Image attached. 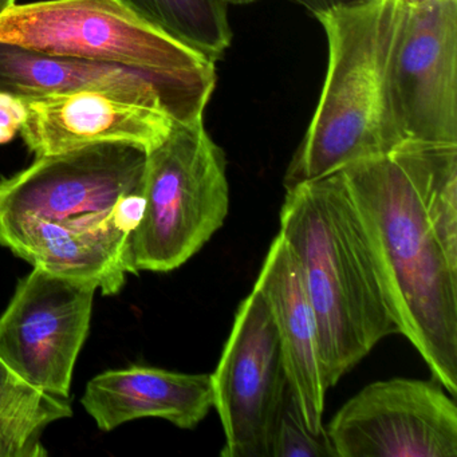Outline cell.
Returning <instances> with one entry per match:
<instances>
[{
  "mask_svg": "<svg viewBox=\"0 0 457 457\" xmlns=\"http://www.w3.org/2000/svg\"><path fill=\"white\" fill-rule=\"evenodd\" d=\"M390 315L429 366L457 393V262L438 242L403 144L341 170Z\"/></svg>",
  "mask_w": 457,
  "mask_h": 457,
  "instance_id": "cell-1",
  "label": "cell"
},
{
  "mask_svg": "<svg viewBox=\"0 0 457 457\" xmlns=\"http://www.w3.org/2000/svg\"><path fill=\"white\" fill-rule=\"evenodd\" d=\"M279 220L314 309L331 387L397 326L341 170L286 189Z\"/></svg>",
  "mask_w": 457,
  "mask_h": 457,
  "instance_id": "cell-2",
  "label": "cell"
},
{
  "mask_svg": "<svg viewBox=\"0 0 457 457\" xmlns=\"http://www.w3.org/2000/svg\"><path fill=\"white\" fill-rule=\"evenodd\" d=\"M400 9L397 0H368L315 15L328 38V71L312 122L286 170V189L403 144L387 93Z\"/></svg>",
  "mask_w": 457,
  "mask_h": 457,
  "instance_id": "cell-3",
  "label": "cell"
},
{
  "mask_svg": "<svg viewBox=\"0 0 457 457\" xmlns=\"http://www.w3.org/2000/svg\"><path fill=\"white\" fill-rule=\"evenodd\" d=\"M143 196V219L122 255L128 274L173 271L223 227L229 208L226 154L203 119L178 122L146 152Z\"/></svg>",
  "mask_w": 457,
  "mask_h": 457,
  "instance_id": "cell-4",
  "label": "cell"
},
{
  "mask_svg": "<svg viewBox=\"0 0 457 457\" xmlns=\"http://www.w3.org/2000/svg\"><path fill=\"white\" fill-rule=\"evenodd\" d=\"M0 42L57 57L170 77L212 97L215 62L117 0L15 4L0 17Z\"/></svg>",
  "mask_w": 457,
  "mask_h": 457,
  "instance_id": "cell-5",
  "label": "cell"
},
{
  "mask_svg": "<svg viewBox=\"0 0 457 457\" xmlns=\"http://www.w3.org/2000/svg\"><path fill=\"white\" fill-rule=\"evenodd\" d=\"M387 93L403 143L457 145V0L401 6Z\"/></svg>",
  "mask_w": 457,
  "mask_h": 457,
  "instance_id": "cell-6",
  "label": "cell"
},
{
  "mask_svg": "<svg viewBox=\"0 0 457 457\" xmlns=\"http://www.w3.org/2000/svg\"><path fill=\"white\" fill-rule=\"evenodd\" d=\"M97 285L34 267L0 315V357L23 382L69 398Z\"/></svg>",
  "mask_w": 457,
  "mask_h": 457,
  "instance_id": "cell-7",
  "label": "cell"
},
{
  "mask_svg": "<svg viewBox=\"0 0 457 457\" xmlns=\"http://www.w3.org/2000/svg\"><path fill=\"white\" fill-rule=\"evenodd\" d=\"M211 385L226 437L221 456L271 457L288 382L277 328L255 287L239 304Z\"/></svg>",
  "mask_w": 457,
  "mask_h": 457,
  "instance_id": "cell-8",
  "label": "cell"
},
{
  "mask_svg": "<svg viewBox=\"0 0 457 457\" xmlns=\"http://www.w3.org/2000/svg\"><path fill=\"white\" fill-rule=\"evenodd\" d=\"M145 162V149L125 143L39 157L28 170L0 180V223L111 216L120 199L143 194Z\"/></svg>",
  "mask_w": 457,
  "mask_h": 457,
  "instance_id": "cell-9",
  "label": "cell"
},
{
  "mask_svg": "<svg viewBox=\"0 0 457 457\" xmlns=\"http://www.w3.org/2000/svg\"><path fill=\"white\" fill-rule=\"evenodd\" d=\"M326 433L337 457H456V401L438 382H373L337 411Z\"/></svg>",
  "mask_w": 457,
  "mask_h": 457,
  "instance_id": "cell-10",
  "label": "cell"
},
{
  "mask_svg": "<svg viewBox=\"0 0 457 457\" xmlns=\"http://www.w3.org/2000/svg\"><path fill=\"white\" fill-rule=\"evenodd\" d=\"M104 93L170 114L179 124L203 119L211 96L151 71L57 57L0 42V95L22 101Z\"/></svg>",
  "mask_w": 457,
  "mask_h": 457,
  "instance_id": "cell-11",
  "label": "cell"
},
{
  "mask_svg": "<svg viewBox=\"0 0 457 457\" xmlns=\"http://www.w3.org/2000/svg\"><path fill=\"white\" fill-rule=\"evenodd\" d=\"M21 135L37 159L105 143L156 148L178 122L157 109L104 93L25 101Z\"/></svg>",
  "mask_w": 457,
  "mask_h": 457,
  "instance_id": "cell-12",
  "label": "cell"
},
{
  "mask_svg": "<svg viewBox=\"0 0 457 457\" xmlns=\"http://www.w3.org/2000/svg\"><path fill=\"white\" fill-rule=\"evenodd\" d=\"M253 287L269 307L279 339L288 386L312 432L323 433L326 393L317 318L301 267L286 240L278 234L270 245Z\"/></svg>",
  "mask_w": 457,
  "mask_h": 457,
  "instance_id": "cell-13",
  "label": "cell"
},
{
  "mask_svg": "<svg viewBox=\"0 0 457 457\" xmlns=\"http://www.w3.org/2000/svg\"><path fill=\"white\" fill-rule=\"evenodd\" d=\"M82 406L103 430L157 417L194 429L213 408L211 374H188L132 365L106 370L87 382Z\"/></svg>",
  "mask_w": 457,
  "mask_h": 457,
  "instance_id": "cell-14",
  "label": "cell"
},
{
  "mask_svg": "<svg viewBox=\"0 0 457 457\" xmlns=\"http://www.w3.org/2000/svg\"><path fill=\"white\" fill-rule=\"evenodd\" d=\"M128 235L114 224L81 227L41 219L0 223V245L34 267L93 282L104 295L124 287Z\"/></svg>",
  "mask_w": 457,
  "mask_h": 457,
  "instance_id": "cell-15",
  "label": "cell"
},
{
  "mask_svg": "<svg viewBox=\"0 0 457 457\" xmlns=\"http://www.w3.org/2000/svg\"><path fill=\"white\" fill-rule=\"evenodd\" d=\"M212 62L231 46L224 0H117Z\"/></svg>",
  "mask_w": 457,
  "mask_h": 457,
  "instance_id": "cell-16",
  "label": "cell"
},
{
  "mask_svg": "<svg viewBox=\"0 0 457 457\" xmlns=\"http://www.w3.org/2000/svg\"><path fill=\"white\" fill-rule=\"evenodd\" d=\"M69 398L52 395L46 403L18 413H0V457H44L45 428L57 420L71 417Z\"/></svg>",
  "mask_w": 457,
  "mask_h": 457,
  "instance_id": "cell-17",
  "label": "cell"
},
{
  "mask_svg": "<svg viewBox=\"0 0 457 457\" xmlns=\"http://www.w3.org/2000/svg\"><path fill=\"white\" fill-rule=\"evenodd\" d=\"M271 457H337L326 429L314 433L307 427L290 386L275 424Z\"/></svg>",
  "mask_w": 457,
  "mask_h": 457,
  "instance_id": "cell-18",
  "label": "cell"
},
{
  "mask_svg": "<svg viewBox=\"0 0 457 457\" xmlns=\"http://www.w3.org/2000/svg\"><path fill=\"white\" fill-rule=\"evenodd\" d=\"M52 395L23 382L0 357V413H18L37 408Z\"/></svg>",
  "mask_w": 457,
  "mask_h": 457,
  "instance_id": "cell-19",
  "label": "cell"
},
{
  "mask_svg": "<svg viewBox=\"0 0 457 457\" xmlns=\"http://www.w3.org/2000/svg\"><path fill=\"white\" fill-rule=\"evenodd\" d=\"M25 117V101L0 95V144L10 143L21 132Z\"/></svg>",
  "mask_w": 457,
  "mask_h": 457,
  "instance_id": "cell-20",
  "label": "cell"
},
{
  "mask_svg": "<svg viewBox=\"0 0 457 457\" xmlns=\"http://www.w3.org/2000/svg\"><path fill=\"white\" fill-rule=\"evenodd\" d=\"M294 2L303 6L310 14L317 15L328 10L339 9V7L355 6L368 0H294Z\"/></svg>",
  "mask_w": 457,
  "mask_h": 457,
  "instance_id": "cell-21",
  "label": "cell"
},
{
  "mask_svg": "<svg viewBox=\"0 0 457 457\" xmlns=\"http://www.w3.org/2000/svg\"><path fill=\"white\" fill-rule=\"evenodd\" d=\"M438 0H397V4L403 7L422 6V4H433Z\"/></svg>",
  "mask_w": 457,
  "mask_h": 457,
  "instance_id": "cell-22",
  "label": "cell"
},
{
  "mask_svg": "<svg viewBox=\"0 0 457 457\" xmlns=\"http://www.w3.org/2000/svg\"><path fill=\"white\" fill-rule=\"evenodd\" d=\"M15 4H17V0H0V17L6 14Z\"/></svg>",
  "mask_w": 457,
  "mask_h": 457,
  "instance_id": "cell-23",
  "label": "cell"
},
{
  "mask_svg": "<svg viewBox=\"0 0 457 457\" xmlns=\"http://www.w3.org/2000/svg\"><path fill=\"white\" fill-rule=\"evenodd\" d=\"M227 4H237V6H239V4H253V2H258V0H224Z\"/></svg>",
  "mask_w": 457,
  "mask_h": 457,
  "instance_id": "cell-24",
  "label": "cell"
}]
</instances>
